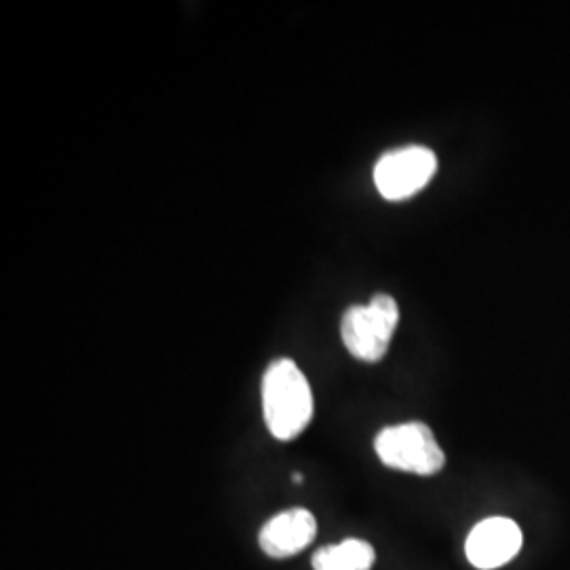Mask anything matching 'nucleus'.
I'll use <instances>...</instances> for the list:
<instances>
[{"instance_id":"nucleus-1","label":"nucleus","mask_w":570,"mask_h":570,"mask_svg":"<svg viewBox=\"0 0 570 570\" xmlns=\"http://www.w3.org/2000/svg\"><path fill=\"white\" fill-rule=\"evenodd\" d=\"M263 412L271 435L296 440L313 421L315 402L305 372L292 360H275L263 379Z\"/></svg>"},{"instance_id":"nucleus-2","label":"nucleus","mask_w":570,"mask_h":570,"mask_svg":"<svg viewBox=\"0 0 570 570\" xmlns=\"http://www.w3.org/2000/svg\"><path fill=\"white\" fill-rule=\"evenodd\" d=\"M397 324L400 306L393 296L376 294L367 305L346 308L341 322V338L355 360L376 364L387 355Z\"/></svg>"},{"instance_id":"nucleus-3","label":"nucleus","mask_w":570,"mask_h":570,"mask_svg":"<svg viewBox=\"0 0 570 570\" xmlns=\"http://www.w3.org/2000/svg\"><path fill=\"white\" fill-rule=\"evenodd\" d=\"M374 450L387 468L414 475H435L446 463L444 450L425 423L383 429L374 440Z\"/></svg>"},{"instance_id":"nucleus-4","label":"nucleus","mask_w":570,"mask_h":570,"mask_svg":"<svg viewBox=\"0 0 570 570\" xmlns=\"http://www.w3.org/2000/svg\"><path fill=\"white\" fill-rule=\"evenodd\" d=\"M438 171V157L428 146H404L385 153L374 165L376 190L387 202H404L421 193Z\"/></svg>"},{"instance_id":"nucleus-5","label":"nucleus","mask_w":570,"mask_h":570,"mask_svg":"<svg viewBox=\"0 0 570 570\" xmlns=\"http://www.w3.org/2000/svg\"><path fill=\"white\" fill-rule=\"evenodd\" d=\"M522 548V530L510 518H487L469 532L468 560L480 570L501 569Z\"/></svg>"},{"instance_id":"nucleus-6","label":"nucleus","mask_w":570,"mask_h":570,"mask_svg":"<svg viewBox=\"0 0 570 570\" xmlns=\"http://www.w3.org/2000/svg\"><path fill=\"white\" fill-rule=\"evenodd\" d=\"M315 515L303 508H294L273 515L261 530L258 543L266 556L275 560H285L305 551L315 541Z\"/></svg>"},{"instance_id":"nucleus-7","label":"nucleus","mask_w":570,"mask_h":570,"mask_svg":"<svg viewBox=\"0 0 570 570\" xmlns=\"http://www.w3.org/2000/svg\"><path fill=\"white\" fill-rule=\"evenodd\" d=\"M376 560L374 548L362 539H346L338 546H327L313 556L315 570H372Z\"/></svg>"},{"instance_id":"nucleus-8","label":"nucleus","mask_w":570,"mask_h":570,"mask_svg":"<svg viewBox=\"0 0 570 570\" xmlns=\"http://www.w3.org/2000/svg\"><path fill=\"white\" fill-rule=\"evenodd\" d=\"M292 480H294V482H303V475H301V473H294Z\"/></svg>"}]
</instances>
